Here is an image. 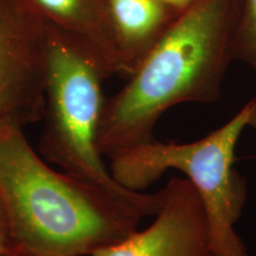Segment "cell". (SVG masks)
Masks as SVG:
<instances>
[{
    "label": "cell",
    "mask_w": 256,
    "mask_h": 256,
    "mask_svg": "<svg viewBox=\"0 0 256 256\" xmlns=\"http://www.w3.org/2000/svg\"><path fill=\"white\" fill-rule=\"evenodd\" d=\"M154 220L92 256H215L203 200L188 178L174 177L164 188Z\"/></svg>",
    "instance_id": "6"
},
{
    "label": "cell",
    "mask_w": 256,
    "mask_h": 256,
    "mask_svg": "<svg viewBox=\"0 0 256 256\" xmlns=\"http://www.w3.org/2000/svg\"><path fill=\"white\" fill-rule=\"evenodd\" d=\"M46 30L17 0H0V130L43 120Z\"/></svg>",
    "instance_id": "5"
},
{
    "label": "cell",
    "mask_w": 256,
    "mask_h": 256,
    "mask_svg": "<svg viewBox=\"0 0 256 256\" xmlns=\"http://www.w3.org/2000/svg\"><path fill=\"white\" fill-rule=\"evenodd\" d=\"M256 108V98L232 120L197 142L153 139L110 158V171L121 186L144 192L168 170L186 176L203 200L215 256H249L236 232L247 200L246 182L234 168L238 139Z\"/></svg>",
    "instance_id": "3"
},
{
    "label": "cell",
    "mask_w": 256,
    "mask_h": 256,
    "mask_svg": "<svg viewBox=\"0 0 256 256\" xmlns=\"http://www.w3.org/2000/svg\"><path fill=\"white\" fill-rule=\"evenodd\" d=\"M12 250H14V243H12L11 230H10L5 208L2 206V198H0V256L8 254Z\"/></svg>",
    "instance_id": "9"
},
{
    "label": "cell",
    "mask_w": 256,
    "mask_h": 256,
    "mask_svg": "<svg viewBox=\"0 0 256 256\" xmlns=\"http://www.w3.org/2000/svg\"><path fill=\"white\" fill-rule=\"evenodd\" d=\"M4 256H24V255L20 254V252H16V250H12V252H10L8 254H6V255H4Z\"/></svg>",
    "instance_id": "13"
},
{
    "label": "cell",
    "mask_w": 256,
    "mask_h": 256,
    "mask_svg": "<svg viewBox=\"0 0 256 256\" xmlns=\"http://www.w3.org/2000/svg\"><path fill=\"white\" fill-rule=\"evenodd\" d=\"M46 30V80L40 150L48 162L108 190L128 194L106 166L98 136L104 98L102 81L110 75L89 48Z\"/></svg>",
    "instance_id": "4"
},
{
    "label": "cell",
    "mask_w": 256,
    "mask_h": 256,
    "mask_svg": "<svg viewBox=\"0 0 256 256\" xmlns=\"http://www.w3.org/2000/svg\"><path fill=\"white\" fill-rule=\"evenodd\" d=\"M116 48L118 72L132 74L162 32L166 5L158 0H106Z\"/></svg>",
    "instance_id": "8"
},
{
    "label": "cell",
    "mask_w": 256,
    "mask_h": 256,
    "mask_svg": "<svg viewBox=\"0 0 256 256\" xmlns=\"http://www.w3.org/2000/svg\"><path fill=\"white\" fill-rule=\"evenodd\" d=\"M248 127H252V130H256V108L254 110V113H252V118H250V121H249V126Z\"/></svg>",
    "instance_id": "12"
},
{
    "label": "cell",
    "mask_w": 256,
    "mask_h": 256,
    "mask_svg": "<svg viewBox=\"0 0 256 256\" xmlns=\"http://www.w3.org/2000/svg\"><path fill=\"white\" fill-rule=\"evenodd\" d=\"M48 30L94 51L110 72H118L116 48L106 0H17Z\"/></svg>",
    "instance_id": "7"
},
{
    "label": "cell",
    "mask_w": 256,
    "mask_h": 256,
    "mask_svg": "<svg viewBox=\"0 0 256 256\" xmlns=\"http://www.w3.org/2000/svg\"><path fill=\"white\" fill-rule=\"evenodd\" d=\"M0 198L14 250L24 256H92L154 216L164 188L119 194L56 170L24 128L0 130Z\"/></svg>",
    "instance_id": "1"
},
{
    "label": "cell",
    "mask_w": 256,
    "mask_h": 256,
    "mask_svg": "<svg viewBox=\"0 0 256 256\" xmlns=\"http://www.w3.org/2000/svg\"><path fill=\"white\" fill-rule=\"evenodd\" d=\"M158 2H160L164 5L183 8H188V5H191L194 0H158Z\"/></svg>",
    "instance_id": "11"
},
{
    "label": "cell",
    "mask_w": 256,
    "mask_h": 256,
    "mask_svg": "<svg viewBox=\"0 0 256 256\" xmlns=\"http://www.w3.org/2000/svg\"><path fill=\"white\" fill-rule=\"evenodd\" d=\"M249 5V38L248 54L256 66V0H248Z\"/></svg>",
    "instance_id": "10"
},
{
    "label": "cell",
    "mask_w": 256,
    "mask_h": 256,
    "mask_svg": "<svg viewBox=\"0 0 256 256\" xmlns=\"http://www.w3.org/2000/svg\"><path fill=\"white\" fill-rule=\"evenodd\" d=\"M226 56L222 2L200 0L162 32L127 84L106 100L98 136L104 158L154 139L156 121L176 104L215 100Z\"/></svg>",
    "instance_id": "2"
}]
</instances>
